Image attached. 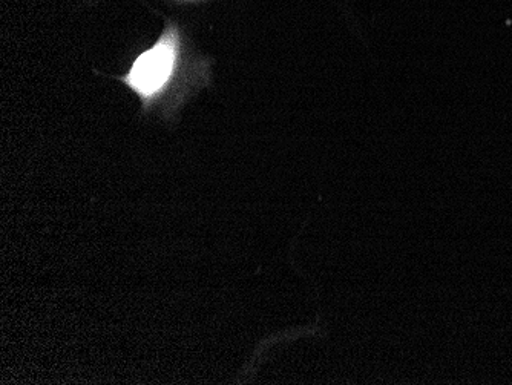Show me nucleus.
<instances>
[{
	"mask_svg": "<svg viewBox=\"0 0 512 385\" xmlns=\"http://www.w3.org/2000/svg\"><path fill=\"white\" fill-rule=\"evenodd\" d=\"M142 102V114L160 109L171 119L189 97L211 82V62L192 50L191 42L174 20L152 47L138 54L128 73L115 77Z\"/></svg>",
	"mask_w": 512,
	"mask_h": 385,
	"instance_id": "1",
	"label": "nucleus"
},
{
	"mask_svg": "<svg viewBox=\"0 0 512 385\" xmlns=\"http://www.w3.org/2000/svg\"><path fill=\"white\" fill-rule=\"evenodd\" d=\"M177 2H198V0H177Z\"/></svg>",
	"mask_w": 512,
	"mask_h": 385,
	"instance_id": "2",
	"label": "nucleus"
}]
</instances>
